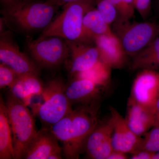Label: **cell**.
<instances>
[{"instance_id":"cell-1","label":"cell","mask_w":159,"mask_h":159,"mask_svg":"<svg viewBox=\"0 0 159 159\" xmlns=\"http://www.w3.org/2000/svg\"><path fill=\"white\" fill-rule=\"evenodd\" d=\"M99 109L97 102L84 104L49 128L62 143L67 159H78L84 150L87 140L98 125Z\"/></svg>"},{"instance_id":"cell-2","label":"cell","mask_w":159,"mask_h":159,"mask_svg":"<svg viewBox=\"0 0 159 159\" xmlns=\"http://www.w3.org/2000/svg\"><path fill=\"white\" fill-rule=\"evenodd\" d=\"M97 0H79L62 6V12L52 21L38 39L56 36L71 42H81L85 15L94 9Z\"/></svg>"},{"instance_id":"cell-3","label":"cell","mask_w":159,"mask_h":159,"mask_svg":"<svg viewBox=\"0 0 159 159\" xmlns=\"http://www.w3.org/2000/svg\"><path fill=\"white\" fill-rule=\"evenodd\" d=\"M5 102L12 133L15 159H23L38 132L35 121L28 106L10 91Z\"/></svg>"},{"instance_id":"cell-4","label":"cell","mask_w":159,"mask_h":159,"mask_svg":"<svg viewBox=\"0 0 159 159\" xmlns=\"http://www.w3.org/2000/svg\"><path fill=\"white\" fill-rule=\"evenodd\" d=\"M58 7L39 1L19 7L2 9L4 22L13 29L23 32L45 29L52 22Z\"/></svg>"},{"instance_id":"cell-5","label":"cell","mask_w":159,"mask_h":159,"mask_svg":"<svg viewBox=\"0 0 159 159\" xmlns=\"http://www.w3.org/2000/svg\"><path fill=\"white\" fill-rule=\"evenodd\" d=\"M66 85L59 78L51 80L44 86L42 101L31 106L43 128H50L73 110L66 93Z\"/></svg>"},{"instance_id":"cell-6","label":"cell","mask_w":159,"mask_h":159,"mask_svg":"<svg viewBox=\"0 0 159 159\" xmlns=\"http://www.w3.org/2000/svg\"><path fill=\"white\" fill-rule=\"evenodd\" d=\"M115 33L129 56L133 57L159 35V25L155 23H131L117 17L114 22Z\"/></svg>"},{"instance_id":"cell-7","label":"cell","mask_w":159,"mask_h":159,"mask_svg":"<svg viewBox=\"0 0 159 159\" xmlns=\"http://www.w3.org/2000/svg\"><path fill=\"white\" fill-rule=\"evenodd\" d=\"M28 48L36 64L47 68L58 66L70 55L67 41L58 36H48L29 40Z\"/></svg>"},{"instance_id":"cell-8","label":"cell","mask_w":159,"mask_h":159,"mask_svg":"<svg viewBox=\"0 0 159 159\" xmlns=\"http://www.w3.org/2000/svg\"><path fill=\"white\" fill-rule=\"evenodd\" d=\"M9 31L1 33L0 60L19 76L29 74H39V66L20 51L11 37Z\"/></svg>"},{"instance_id":"cell-9","label":"cell","mask_w":159,"mask_h":159,"mask_svg":"<svg viewBox=\"0 0 159 159\" xmlns=\"http://www.w3.org/2000/svg\"><path fill=\"white\" fill-rule=\"evenodd\" d=\"M130 97L139 104L154 111L159 97V73L142 70L134 80Z\"/></svg>"},{"instance_id":"cell-10","label":"cell","mask_w":159,"mask_h":159,"mask_svg":"<svg viewBox=\"0 0 159 159\" xmlns=\"http://www.w3.org/2000/svg\"><path fill=\"white\" fill-rule=\"evenodd\" d=\"M114 128V119L111 115L107 120L98 123L89 137L85 144L84 150L89 158L107 159L113 151Z\"/></svg>"},{"instance_id":"cell-11","label":"cell","mask_w":159,"mask_h":159,"mask_svg":"<svg viewBox=\"0 0 159 159\" xmlns=\"http://www.w3.org/2000/svg\"><path fill=\"white\" fill-rule=\"evenodd\" d=\"M110 112L114 119L112 135L113 150L132 154L140 150L143 139L131 130L125 118L116 109L111 107Z\"/></svg>"},{"instance_id":"cell-12","label":"cell","mask_w":159,"mask_h":159,"mask_svg":"<svg viewBox=\"0 0 159 159\" xmlns=\"http://www.w3.org/2000/svg\"><path fill=\"white\" fill-rule=\"evenodd\" d=\"M58 141L49 129L43 128L38 131L23 159H62Z\"/></svg>"},{"instance_id":"cell-13","label":"cell","mask_w":159,"mask_h":159,"mask_svg":"<svg viewBox=\"0 0 159 159\" xmlns=\"http://www.w3.org/2000/svg\"><path fill=\"white\" fill-rule=\"evenodd\" d=\"M94 42L99 51L100 60L111 69H121L125 66L128 55L114 32L96 37Z\"/></svg>"},{"instance_id":"cell-14","label":"cell","mask_w":159,"mask_h":159,"mask_svg":"<svg viewBox=\"0 0 159 159\" xmlns=\"http://www.w3.org/2000/svg\"><path fill=\"white\" fill-rule=\"evenodd\" d=\"M71 56L70 69L74 75L91 68L100 60L96 46L89 45L87 43L67 40Z\"/></svg>"},{"instance_id":"cell-15","label":"cell","mask_w":159,"mask_h":159,"mask_svg":"<svg viewBox=\"0 0 159 159\" xmlns=\"http://www.w3.org/2000/svg\"><path fill=\"white\" fill-rule=\"evenodd\" d=\"M104 88L89 80L75 78L66 85V93L72 105L88 104L98 100Z\"/></svg>"},{"instance_id":"cell-16","label":"cell","mask_w":159,"mask_h":159,"mask_svg":"<svg viewBox=\"0 0 159 159\" xmlns=\"http://www.w3.org/2000/svg\"><path fill=\"white\" fill-rule=\"evenodd\" d=\"M125 119L131 130L141 137L153 127L154 111L139 104L129 97Z\"/></svg>"},{"instance_id":"cell-17","label":"cell","mask_w":159,"mask_h":159,"mask_svg":"<svg viewBox=\"0 0 159 159\" xmlns=\"http://www.w3.org/2000/svg\"><path fill=\"white\" fill-rule=\"evenodd\" d=\"M44 86L38 77V74H29L19 76L10 91L26 105L30 104L34 96H41Z\"/></svg>"},{"instance_id":"cell-18","label":"cell","mask_w":159,"mask_h":159,"mask_svg":"<svg viewBox=\"0 0 159 159\" xmlns=\"http://www.w3.org/2000/svg\"><path fill=\"white\" fill-rule=\"evenodd\" d=\"M113 32L98 10L93 9L89 11L84 18L82 38L80 42L90 43L94 41L96 37Z\"/></svg>"},{"instance_id":"cell-19","label":"cell","mask_w":159,"mask_h":159,"mask_svg":"<svg viewBox=\"0 0 159 159\" xmlns=\"http://www.w3.org/2000/svg\"><path fill=\"white\" fill-rule=\"evenodd\" d=\"M0 159H15L12 133L6 102L0 98Z\"/></svg>"},{"instance_id":"cell-20","label":"cell","mask_w":159,"mask_h":159,"mask_svg":"<svg viewBox=\"0 0 159 159\" xmlns=\"http://www.w3.org/2000/svg\"><path fill=\"white\" fill-rule=\"evenodd\" d=\"M132 61V70H159V35L135 55Z\"/></svg>"},{"instance_id":"cell-21","label":"cell","mask_w":159,"mask_h":159,"mask_svg":"<svg viewBox=\"0 0 159 159\" xmlns=\"http://www.w3.org/2000/svg\"><path fill=\"white\" fill-rule=\"evenodd\" d=\"M111 70L109 66L99 60L91 68L75 74L74 76L75 78L89 80L105 87L110 80Z\"/></svg>"},{"instance_id":"cell-22","label":"cell","mask_w":159,"mask_h":159,"mask_svg":"<svg viewBox=\"0 0 159 159\" xmlns=\"http://www.w3.org/2000/svg\"><path fill=\"white\" fill-rule=\"evenodd\" d=\"M156 153L159 152V127H153L145 134L140 150Z\"/></svg>"},{"instance_id":"cell-23","label":"cell","mask_w":159,"mask_h":159,"mask_svg":"<svg viewBox=\"0 0 159 159\" xmlns=\"http://www.w3.org/2000/svg\"><path fill=\"white\" fill-rule=\"evenodd\" d=\"M97 9L105 22L110 25L116 20L118 11L109 0H97Z\"/></svg>"},{"instance_id":"cell-24","label":"cell","mask_w":159,"mask_h":159,"mask_svg":"<svg viewBox=\"0 0 159 159\" xmlns=\"http://www.w3.org/2000/svg\"><path fill=\"white\" fill-rule=\"evenodd\" d=\"M19 76L12 69L4 64H0V88L11 87Z\"/></svg>"},{"instance_id":"cell-25","label":"cell","mask_w":159,"mask_h":159,"mask_svg":"<svg viewBox=\"0 0 159 159\" xmlns=\"http://www.w3.org/2000/svg\"><path fill=\"white\" fill-rule=\"evenodd\" d=\"M135 9L143 19L148 16L151 11V0H136L135 2Z\"/></svg>"},{"instance_id":"cell-26","label":"cell","mask_w":159,"mask_h":159,"mask_svg":"<svg viewBox=\"0 0 159 159\" xmlns=\"http://www.w3.org/2000/svg\"><path fill=\"white\" fill-rule=\"evenodd\" d=\"M38 1V0H0L2 9H9Z\"/></svg>"},{"instance_id":"cell-27","label":"cell","mask_w":159,"mask_h":159,"mask_svg":"<svg viewBox=\"0 0 159 159\" xmlns=\"http://www.w3.org/2000/svg\"><path fill=\"white\" fill-rule=\"evenodd\" d=\"M125 13V19L129 20L134 15L135 7L134 0H122Z\"/></svg>"},{"instance_id":"cell-28","label":"cell","mask_w":159,"mask_h":159,"mask_svg":"<svg viewBox=\"0 0 159 159\" xmlns=\"http://www.w3.org/2000/svg\"><path fill=\"white\" fill-rule=\"evenodd\" d=\"M154 153L145 150H140L132 154L130 159H153Z\"/></svg>"},{"instance_id":"cell-29","label":"cell","mask_w":159,"mask_h":159,"mask_svg":"<svg viewBox=\"0 0 159 159\" xmlns=\"http://www.w3.org/2000/svg\"><path fill=\"white\" fill-rule=\"evenodd\" d=\"M126 153L118 151L113 150L107 159H125L128 158Z\"/></svg>"},{"instance_id":"cell-30","label":"cell","mask_w":159,"mask_h":159,"mask_svg":"<svg viewBox=\"0 0 159 159\" xmlns=\"http://www.w3.org/2000/svg\"><path fill=\"white\" fill-rule=\"evenodd\" d=\"M78 1H79V0H46L47 2H48L51 5L57 6V7H60V6L62 7L66 4Z\"/></svg>"},{"instance_id":"cell-31","label":"cell","mask_w":159,"mask_h":159,"mask_svg":"<svg viewBox=\"0 0 159 159\" xmlns=\"http://www.w3.org/2000/svg\"><path fill=\"white\" fill-rule=\"evenodd\" d=\"M154 116L159 117V97L156 102L154 108Z\"/></svg>"},{"instance_id":"cell-32","label":"cell","mask_w":159,"mask_h":159,"mask_svg":"<svg viewBox=\"0 0 159 159\" xmlns=\"http://www.w3.org/2000/svg\"><path fill=\"white\" fill-rule=\"evenodd\" d=\"M153 159H159V152L154 154L153 157Z\"/></svg>"},{"instance_id":"cell-33","label":"cell","mask_w":159,"mask_h":159,"mask_svg":"<svg viewBox=\"0 0 159 159\" xmlns=\"http://www.w3.org/2000/svg\"><path fill=\"white\" fill-rule=\"evenodd\" d=\"M158 7L159 9V0H158Z\"/></svg>"},{"instance_id":"cell-34","label":"cell","mask_w":159,"mask_h":159,"mask_svg":"<svg viewBox=\"0 0 159 159\" xmlns=\"http://www.w3.org/2000/svg\"><path fill=\"white\" fill-rule=\"evenodd\" d=\"M134 3H135V2L136 0H134Z\"/></svg>"}]
</instances>
